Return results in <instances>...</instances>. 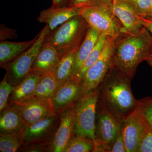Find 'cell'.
<instances>
[{"instance_id": "obj_38", "label": "cell", "mask_w": 152, "mask_h": 152, "mask_svg": "<svg viewBox=\"0 0 152 152\" xmlns=\"http://www.w3.org/2000/svg\"><path fill=\"white\" fill-rule=\"evenodd\" d=\"M146 61L148 64L152 68V51L151 56H150L149 58Z\"/></svg>"}, {"instance_id": "obj_19", "label": "cell", "mask_w": 152, "mask_h": 152, "mask_svg": "<svg viewBox=\"0 0 152 152\" xmlns=\"http://www.w3.org/2000/svg\"><path fill=\"white\" fill-rule=\"evenodd\" d=\"M38 34L31 40L23 42L1 41L0 42V65L10 62L16 58L34 43Z\"/></svg>"}, {"instance_id": "obj_8", "label": "cell", "mask_w": 152, "mask_h": 152, "mask_svg": "<svg viewBox=\"0 0 152 152\" xmlns=\"http://www.w3.org/2000/svg\"><path fill=\"white\" fill-rule=\"evenodd\" d=\"M115 39L109 37L97 61L86 72L81 79L82 94L96 90L114 66Z\"/></svg>"}, {"instance_id": "obj_33", "label": "cell", "mask_w": 152, "mask_h": 152, "mask_svg": "<svg viewBox=\"0 0 152 152\" xmlns=\"http://www.w3.org/2000/svg\"><path fill=\"white\" fill-rule=\"evenodd\" d=\"M0 39L5 41L7 39H15L17 37V31L15 29L9 28L4 25H1Z\"/></svg>"}, {"instance_id": "obj_15", "label": "cell", "mask_w": 152, "mask_h": 152, "mask_svg": "<svg viewBox=\"0 0 152 152\" xmlns=\"http://www.w3.org/2000/svg\"><path fill=\"white\" fill-rule=\"evenodd\" d=\"M81 9L72 7H53L41 11L37 20L46 24L50 30L53 31L74 17L80 15Z\"/></svg>"}, {"instance_id": "obj_13", "label": "cell", "mask_w": 152, "mask_h": 152, "mask_svg": "<svg viewBox=\"0 0 152 152\" xmlns=\"http://www.w3.org/2000/svg\"><path fill=\"white\" fill-rule=\"evenodd\" d=\"M60 115L59 125L51 141L49 152H63L73 134L75 127L73 106Z\"/></svg>"}, {"instance_id": "obj_1", "label": "cell", "mask_w": 152, "mask_h": 152, "mask_svg": "<svg viewBox=\"0 0 152 152\" xmlns=\"http://www.w3.org/2000/svg\"><path fill=\"white\" fill-rule=\"evenodd\" d=\"M152 51V37L145 28L123 34L115 39L114 66L132 79L139 64L149 58Z\"/></svg>"}, {"instance_id": "obj_4", "label": "cell", "mask_w": 152, "mask_h": 152, "mask_svg": "<svg viewBox=\"0 0 152 152\" xmlns=\"http://www.w3.org/2000/svg\"><path fill=\"white\" fill-rule=\"evenodd\" d=\"M99 95L98 87L94 91L82 94L73 105L75 115L73 134L93 140L95 146L97 104Z\"/></svg>"}, {"instance_id": "obj_28", "label": "cell", "mask_w": 152, "mask_h": 152, "mask_svg": "<svg viewBox=\"0 0 152 152\" xmlns=\"http://www.w3.org/2000/svg\"><path fill=\"white\" fill-rule=\"evenodd\" d=\"M50 142L34 141L26 142L19 149L18 152H49Z\"/></svg>"}, {"instance_id": "obj_35", "label": "cell", "mask_w": 152, "mask_h": 152, "mask_svg": "<svg viewBox=\"0 0 152 152\" xmlns=\"http://www.w3.org/2000/svg\"><path fill=\"white\" fill-rule=\"evenodd\" d=\"M69 0H52V7H67Z\"/></svg>"}, {"instance_id": "obj_37", "label": "cell", "mask_w": 152, "mask_h": 152, "mask_svg": "<svg viewBox=\"0 0 152 152\" xmlns=\"http://www.w3.org/2000/svg\"><path fill=\"white\" fill-rule=\"evenodd\" d=\"M115 1V0H101L103 4L106 5L109 7H111Z\"/></svg>"}, {"instance_id": "obj_12", "label": "cell", "mask_w": 152, "mask_h": 152, "mask_svg": "<svg viewBox=\"0 0 152 152\" xmlns=\"http://www.w3.org/2000/svg\"><path fill=\"white\" fill-rule=\"evenodd\" d=\"M81 80L74 76L58 88L52 98L56 113L60 114L74 105L81 96Z\"/></svg>"}, {"instance_id": "obj_36", "label": "cell", "mask_w": 152, "mask_h": 152, "mask_svg": "<svg viewBox=\"0 0 152 152\" xmlns=\"http://www.w3.org/2000/svg\"><path fill=\"white\" fill-rule=\"evenodd\" d=\"M124 1L131 7H132L135 11L136 4L138 0H124Z\"/></svg>"}, {"instance_id": "obj_7", "label": "cell", "mask_w": 152, "mask_h": 152, "mask_svg": "<svg viewBox=\"0 0 152 152\" xmlns=\"http://www.w3.org/2000/svg\"><path fill=\"white\" fill-rule=\"evenodd\" d=\"M80 15L86 20L90 27L110 37L116 39L125 34L122 25L108 6L102 4L81 9Z\"/></svg>"}, {"instance_id": "obj_14", "label": "cell", "mask_w": 152, "mask_h": 152, "mask_svg": "<svg viewBox=\"0 0 152 152\" xmlns=\"http://www.w3.org/2000/svg\"><path fill=\"white\" fill-rule=\"evenodd\" d=\"M110 7L122 25L125 34L138 32L144 27L138 15L124 0H115Z\"/></svg>"}, {"instance_id": "obj_6", "label": "cell", "mask_w": 152, "mask_h": 152, "mask_svg": "<svg viewBox=\"0 0 152 152\" xmlns=\"http://www.w3.org/2000/svg\"><path fill=\"white\" fill-rule=\"evenodd\" d=\"M50 32L49 27L46 25L39 33L34 43L29 48L15 59L1 66L6 71L8 81L12 86L15 87L18 85L31 71L33 64L45 38Z\"/></svg>"}, {"instance_id": "obj_9", "label": "cell", "mask_w": 152, "mask_h": 152, "mask_svg": "<svg viewBox=\"0 0 152 152\" xmlns=\"http://www.w3.org/2000/svg\"><path fill=\"white\" fill-rule=\"evenodd\" d=\"M9 104L16 109L26 125L56 114L52 99L32 96Z\"/></svg>"}, {"instance_id": "obj_31", "label": "cell", "mask_w": 152, "mask_h": 152, "mask_svg": "<svg viewBox=\"0 0 152 152\" xmlns=\"http://www.w3.org/2000/svg\"><path fill=\"white\" fill-rule=\"evenodd\" d=\"M109 152H126L124 137H123L122 128L121 130L115 139L113 143L110 148Z\"/></svg>"}, {"instance_id": "obj_24", "label": "cell", "mask_w": 152, "mask_h": 152, "mask_svg": "<svg viewBox=\"0 0 152 152\" xmlns=\"http://www.w3.org/2000/svg\"><path fill=\"white\" fill-rule=\"evenodd\" d=\"M109 37L106 34L103 33L101 34L97 42L83 65L80 72L76 76L78 78L81 80L87 70L97 61L103 51Z\"/></svg>"}, {"instance_id": "obj_27", "label": "cell", "mask_w": 152, "mask_h": 152, "mask_svg": "<svg viewBox=\"0 0 152 152\" xmlns=\"http://www.w3.org/2000/svg\"><path fill=\"white\" fill-rule=\"evenodd\" d=\"M14 87L8 81L5 74L0 83V112L8 106L9 98Z\"/></svg>"}, {"instance_id": "obj_30", "label": "cell", "mask_w": 152, "mask_h": 152, "mask_svg": "<svg viewBox=\"0 0 152 152\" xmlns=\"http://www.w3.org/2000/svg\"><path fill=\"white\" fill-rule=\"evenodd\" d=\"M102 4L101 0H69L67 7L82 9Z\"/></svg>"}, {"instance_id": "obj_2", "label": "cell", "mask_w": 152, "mask_h": 152, "mask_svg": "<svg viewBox=\"0 0 152 152\" xmlns=\"http://www.w3.org/2000/svg\"><path fill=\"white\" fill-rule=\"evenodd\" d=\"M132 79L114 66L99 87V99L122 120L137 107V100L131 89Z\"/></svg>"}, {"instance_id": "obj_20", "label": "cell", "mask_w": 152, "mask_h": 152, "mask_svg": "<svg viewBox=\"0 0 152 152\" xmlns=\"http://www.w3.org/2000/svg\"><path fill=\"white\" fill-rule=\"evenodd\" d=\"M26 124L13 106H8L1 112L0 133L9 134L22 130Z\"/></svg>"}, {"instance_id": "obj_32", "label": "cell", "mask_w": 152, "mask_h": 152, "mask_svg": "<svg viewBox=\"0 0 152 152\" xmlns=\"http://www.w3.org/2000/svg\"><path fill=\"white\" fill-rule=\"evenodd\" d=\"M137 152H152V129L143 139Z\"/></svg>"}, {"instance_id": "obj_21", "label": "cell", "mask_w": 152, "mask_h": 152, "mask_svg": "<svg viewBox=\"0 0 152 152\" xmlns=\"http://www.w3.org/2000/svg\"><path fill=\"white\" fill-rule=\"evenodd\" d=\"M79 47L64 55L54 69V73L59 86L69 81L74 77L75 57Z\"/></svg>"}, {"instance_id": "obj_10", "label": "cell", "mask_w": 152, "mask_h": 152, "mask_svg": "<svg viewBox=\"0 0 152 152\" xmlns=\"http://www.w3.org/2000/svg\"><path fill=\"white\" fill-rule=\"evenodd\" d=\"M151 129L145 118L136 108L122 120V131L126 152H137L142 140Z\"/></svg>"}, {"instance_id": "obj_25", "label": "cell", "mask_w": 152, "mask_h": 152, "mask_svg": "<svg viewBox=\"0 0 152 152\" xmlns=\"http://www.w3.org/2000/svg\"><path fill=\"white\" fill-rule=\"evenodd\" d=\"M94 148L93 140L73 134L63 152H93Z\"/></svg>"}, {"instance_id": "obj_3", "label": "cell", "mask_w": 152, "mask_h": 152, "mask_svg": "<svg viewBox=\"0 0 152 152\" xmlns=\"http://www.w3.org/2000/svg\"><path fill=\"white\" fill-rule=\"evenodd\" d=\"M89 27L81 16H77L50 32L44 42L50 43L61 58L68 52L80 46Z\"/></svg>"}, {"instance_id": "obj_39", "label": "cell", "mask_w": 152, "mask_h": 152, "mask_svg": "<svg viewBox=\"0 0 152 152\" xmlns=\"http://www.w3.org/2000/svg\"><path fill=\"white\" fill-rule=\"evenodd\" d=\"M147 18L150 19H151V20H152V16L149 17V18Z\"/></svg>"}, {"instance_id": "obj_18", "label": "cell", "mask_w": 152, "mask_h": 152, "mask_svg": "<svg viewBox=\"0 0 152 152\" xmlns=\"http://www.w3.org/2000/svg\"><path fill=\"white\" fill-rule=\"evenodd\" d=\"M44 74L38 71H31L20 83L14 87L9 98V103L32 96L39 81Z\"/></svg>"}, {"instance_id": "obj_26", "label": "cell", "mask_w": 152, "mask_h": 152, "mask_svg": "<svg viewBox=\"0 0 152 152\" xmlns=\"http://www.w3.org/2000/svg\"><path fill=\"white\" fill-rule=\"evenodd\" d=\"M137 109L141 113L152 129V97H147L137 100Z\"/></svg>"}, {"instance_id": "obj_16", "label": "cell", "mask_w": 152, "mask_h": 152, "mask_svg": "<svg viewBox=\"0 0 152 152\" xmlns=\"http://www.w3.org/2000/svg\"><path fill=\"white\" fill-rule=\"evenodd\" d=\"M61 58L54 47L50 43L44 42L33 64L31 71L44 74L51 72L54 70Z\"/></svg>"}, {"instance_id": "obj_23", "label": "cell", "mask_w": 152, "mask_h": 152, "mask_svg": "<svg viewBox=\"0 0 152 152\" xmlns=\"http://www.w3.org/2000/svg\"><path fill=\"white\" fill-rule=\"evenodd\" d=\"M24 144L22 130L9 133H0V151L1 152H18Z\"/></svg>"}, {"instance_id": "obj_34", "label": "cell", "mask_w": 152, "mask_h": 152, "mask_svg": "<svg viewBox=\"0 0 152 152\" xmlns=\"http://www.w3.org/2000/svg\"><path fill=\"white\" fill-rule=\"evenodd\" d=\"M139 16L141 21L142 24L144 27L148 31H149L152 34V20L147 18H143L140 16Z\"/></svg>"}, {"instance_id": "obj_17", "label": "cell", "mask_w": 152, "mask_h": 152, "mask_svg": "<svg viewBox=\"0 0 152 152\" xmlns=\"http://www.w3.org/2000/svg\"><path fill=\"white\" fill-rule=\"evenodd\" d=\"M102 33L89 27L83 40L79 47L75 57L74 67V77L77 76L86 60L97 42Z\"/></svg>"}, {"instance_id": "obj_29", "label": "cell", "mask_w": 152, "mask_h": 152, "mask_svg": "<svg viewBox=\"0 0 152 152\" xmlns=\"http://www.w3.org/2000/svg\"><path fill=\"white\" fill-rule=\"evenodd\" d=\"M135 11L140 16L148 18L152 16V0H138Z\"/></svg>"}, {"instance_id": "obj_5", "label": "cell", "mask_w": 152, "mask_h": 152, "mask_svg": "<svg viewBox=\"0 0 152 152\" xmlns=\"http://www.w3.org/2000/svg\"><path fill=\"white\" fill-rule=\"evenodd\" d=\"M122 120L98 99L96 120V144L93 152H109L119 134Z\"/></svg>"}, {"instance_id": "obj_22", "label": "cell", "mask_w": 152, "mask_h": 152, "mask_svg": "<svg viewBox=\"0 0 152 152\" xmlns=\"http://www.w3.org/2000/svg\"><path fill=\"white\" fill-rule=\"evenodd\" d=\"M58 87L53 71L49 72L41 77L32 96L52 99Z\"/></svg>"}, {"instance_id": "obj_11", "label": "cell", "mask_w": 152, "mask_h": 152, "mask_svg": "<svg viewBox=\"0 0 152 152\" xmlns=\"http://www.w3.org/2000/svg\"><path fill=\"white\" fill-rule=\"evenodd\" d=\"M60 122V114L44 118L26 125L22 129L24 143L34 141L51 142Z\"/></svg>"}]
</instances>
